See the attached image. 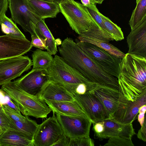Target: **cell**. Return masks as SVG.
<instances>
[{"instance_id": "6da1fadb", "label": "cell", "mask_w": 146, "mask_h": 146, "mask_svg": "<svg viewBox=\"0 0 146 146\" xmlns=\"http://www.w3.org/2000/svg\"><path fill=\"white\" fill-rule=\"evenodd\" d=\"M119 68V92L127 100L135 101L146 92V57L127 53Z\"/></svg>"}, {"instance_id": "7a4b0ae2", "label": "cell", "mask_w": 146, "mask_h": 146, "mask_svg": "<svg viewBox=\"0 0 146 146\" xmlns=\"http://www.w3.org/2000/svg\"><path fill=\"white\" fill-rule=\"evenodd\" d=\"M1 89L14 100L24 115L37 118H45L52 111L44 100L38 96L25 92L17 86L15 81L4 84Z\"/></svg>"}, {"instance_id": "3957f363", "label": "cell", "mask_w": 146, "mask_h": 146, "mask_svg": "<svg viewBox=\"0 0 146 146\" xmlns=\"http://www.w3.org/2000/svg\"><path fill=\"white\" fill-rule=\"evenodd\" d=\"M47 71L50 81L63 86L73 95L82 84L87 86L88 91L96 84L88 80L57 55Z\"/></svg>"}, {"instance_id": "277c9868", "label": "cell", "mask_w": 146, "mask_h": 146, "mask_svg": "<svg viewBox=\"0 0 146 146\" xmlns=\"http://www.w3.org/2000/svg\"><path fill=\"white\" fill-rule=\"evenodd\" d=\"M59 5L60 12L77 34L88 30L92 25L94 20L82 4L74 0H67Z\"/></svg>"}, {"instance_id": "5b68a950", "label": "cell", "mask_w": 146, "mask_h": 146, "mask_svg": "<svg viewBox=\"0 0 146 146\" xmlns=\"http://www.w3.org/2000/svg\"><path fill=\"white\" fill-rule=\"evenodd\" d=\"M76 42L80 48L103 70L118 79L119 75V63L121 58L92 44L80 41Z\"/></svg>"}, {"instance_id": "8992f818", "label": "cell", "mask_w": 146, "mask_h": 146, "mask_svg": "<svg viewBox=\"0 0 146 146\" xmlns=\"http://www.w3.org/2000/svg\"><path fill=\"white\" fill-rule=\"evenodd\" d=\"M8 7L15 23L21 26L24 31L31 35H35L34 25L41 19L35 15L26 0H8Z\"/></svg>"}, {"instance_id": "52a82bcc", "label": "cell", "mask_w": 146, "mask_h": 146, "mask_svg": "<svg viewBox=\"0 0 146 146\" xmlns=\"http://www.w3.org/2000/svg\"><path fill=\"white\" fill-rule=\"evenodd\" d=\"M53 113L52 117L39 125L33 140L34 146H52L64 135L55 113Z\"/></svg>"}, {"instance_id": "ba28073f", "label": "cell", "mask_w": 146, "mask_h": 146, "mask_svg": "<svg viewBox=\"0 0 146 146\" xmlns=\"http://www.w3.org/2000/svg\"><path fill=\"white\" fill-rule=\"evenodd\" d=\"M55 113L64 134L70 139L90 136L92 123L88 117Z\"/></svg>"}, {"instance_id": "9c48e42d", "label": "cell", "mask_w": 146, "mask_h": 146, "mask_svg": "<svg viewBox=\"0 0 146 146\" xmlns=\"http://www.w3.org/2000/svg\"><path fill=\"white\" fill-rule=\"evenodd\" d=\"M146 104V92L136 101L128 100L119 93L116 110L110 119L123 124L132 123L137 118L139 108Z\"/></svg>"}, {"instance_id": "30bf717a", "label": "cell", "mask_w": 146, "mask_h": 146, "mask_svg": "<svg viewBox=\"0 0 146 146\" xmlns=\"http://www.w3.org/2000/svg\"><path fill=\"white\" fill-rule=\"evenodd\" d=\"M73 95L92 123L110 118L109 113L102 104L89 91L83 94Z\"/></svg>"}, {"instance_id": "8fae6325", "label": "cell", "mask_w": 146, "mask_h": 146, "mask_svg": "<svg viewBox=\"0 0 146 146\" xmlns=\"http://www.w3.org/2000/svg\"><path fill=\"white\" fill-rule=\"evenodd\" d=\"M32 65V60L27 56H21L0 60V86L20 76Z\"/></svg>"}, {"instance_id": "7c38bea8", "label": "cell", "mask_w": 146, "mask_h": 146, "mask_svg": "<svg viewBox=\"0 0 146 146\" xmlns=\"http://www.w3.org/2000/svg\"><path fill=\"white\" fill-rule=\"evenodd\" d=\"M15 81L25 92L39 97L43 89L50 81L47 70L34 68Z\"/></svg>"}, {"instance_id": "4fadbf2b", "label": "cell", "mask_w": 146, "mask_h": 146, "mask_svg": "<svg viewBox=\"0 0 146 146\" xmlns=\"http://www.w3.org/2000/svg\"><path fill=\"white\" fill-rule=\"evenodd\" d=\"M32 47L26 38L8 34L0 36V61L23 56Z\"/></svg>"}, {"instance_id": "5bb4252c", "label": "cell", "mask_w": 146, "mask_h": 146, "mask_svg": "<svg viewBox=\"0 0 146 146\" xmlns=\"http://www.w3.org/2000/svg\"><path fill=\"white\" fill-rule=\"evenodd\" d=\"M102 132L94 138L102 141L110 137H120L131 139L135 134L132 123L123 124L110 118L104 120Z\"/></svg>"}, {"instance_id": "9a60e30c", "label": "cell", "mask_w": 146, "mask_h": 146, "mask_svg": "<svg viewBox=\"0 0 146 146\" xmlns=\"http://www.w3.org/2000/svg\"><path fill=\"white\" fill-rule=\"evenodd\" d=\"M129 54L146 57V21L131 30L127 37Z\"/></svg>"}, {"instance_id": "2e32d148", "label": "cell", "mask_w": 146, "mask_h": 146, "mask_svg": "<svg viewBox=\"0 0 146 146\" xmlns=\"http://www.w3.org/2000/svg\"><path fill=\"white\" fill-rule=\"evenodd\" d=\"M89 91L101 102L108 111L110 118L117 105L119 90L96 84Z\"/></svg>"}, {"instance_id": "e0dca14e", "label": "cell", "mask_w": 146, "mask_h": 146, "mask_svg": "<svg viewBox=\"0 0 146 146\" xmlns=\"http://www.w3.org/2000/svg\"><path fill=\"white\" fill-rule=\"evenodd\" d=\"M40 98L44 101H73V95L63 86L50 81L42 91Z\"/></svg>"}, {"instance_id": "ac0fdd59", "label": "cell", "mask_w": 146, "mask_h": 146, "mask_svg": "<svg viewBox=\"0 0 146 146\" xmlns=\"http://www.w3.org/2000/svg\"><path fill=\"white\" fill-rule=\"evenodd\" d=\"M33 13L41 19L56 17L60 12L59 4L42 0H26Z\"/></svg>"}, {"instance_id": "d6986e66", "label": "cell", "mask_w": 146, "mask_h": 146, "mask_svg": "<svg viewBox=\"0 0 146 146\" xmlns=\"http://www.w3.org/2000/svg\"><path fill=\"white\" fill-rule=\"evenodd\" d=\"M53 112L60 114L70 116H80L88 117L79 104L73 101H45Z\"/></svg>"}, {"instance_id": "ffe728a7", "label": "cell", "mask_w": 146, "mask_h": 146, "mask_svg": "<svg viewBox=\"0 0 146 146\" xmlns=\"http://www.w3.org/2000/svg\"><path fill=\"white\" fill-rule=\"evenodd\" d=\"M34 146L33 141L24 133L8 130L0 135V146Z\"/></svg>"}, {"instance_id": "44dd1931", "label": "cell", "mask_w": 146, "mask_h": 146, "mask_svg": "<svg viewBox=\"0 0 146 146\" xmlns=\"http://www.w3.org/2000/svg\"><path fill=\"white\" fill-rule=\"evenodd\" d=\"M34 27L35 34L44 42L47 51L52 55H55L58 51L57 42L45 23L44 19H40Z\"/></svg>"}, {"instance_id": "7402d4cb", "label": "cell", "mask_w": 146, "mask_h": 146, "mask_svg": "<svg viewBox=\"0 0 146 146\" xmlns=\"http://www.w3.org/2000/svg\"><path fill=\"white\" fill-rule=\"evenodd\" d=\"M78 38L80 41L88 42L94 44L117 58L121 59L125 55V54L110 44L109 41L81 35H79Z\"/></svg>"}, {"instance_id": "603a6c76", "label": "cell", "mask_w": 146, "mask_h": 146, "mask_svg": "<svg viewBox=\"0 0 146 146\" xmlns=\"http://www.w3.org/2000/svg\"><path fill=\"white\" fill-rule=\"evenodd\" d=\"M33 68L47 70L51 66L53 58L48 52L37 49L32 54Z\"/></svg>"}, {"instance_id": "cb8c5ba5", "label": "cell", "mask_w": 146, "mask_h": 146, "mask_svg": "<svg viewBox=\"0 0 146 146\" xmlns=\"http://www.w3.org/2000/svg\"><path fill=\"white\" fill-rule=\"evenodd\" d=\"M136 3L129 23L131 30L146 21V0H136Z\"/></svg>"}, {"instance_id": "d4e9b609", "label": "cell", "mask_w": 146, "mask_h": 146, "mask_svg": "<svg viewBox=\"0 0 146 146\" xmlns=\"http://www.w3.org/2000/svg\"><path fill=\"white\" fill-rule=\"evenodd\" d=\"M0 25L2 32L5 34L26 38L16 24L11 19L7 17L6 14L3 16L1 20Z\"/></svg>"}, {"instance_id": "484cf974", "label": "cell", "mask_w": 146, "mask_h": 146, "mask_svg": "<svg viewBox=\"0 0 146 146\" xmlns=\"http://www.w3.org/2000/svg\"><path fill=\"white\" fill-rule=\"evenodd\" d=\"M100 14L107 31L110 34L113 40L118 41L124 39V35L121 29L108 18L100 13Z\"/></svg>"}, {"instance_id": "4316f807", "label": "cell", "mask_w": 146, "mask_h": 146, "mask_svg": "<svg viewBox=\"0 0 146 146\" xmlns=\"http://www.w3.org/2000/svg\"><path fill=\"white\" fill-rule=\"evenodd\" d=\"M8 130L18 131L15 124L3 109H0V135Z\"/></svg>"}, {"instance_id": "83f0119b", "label": "cell", "mask_w": 146, "mask_h": 146, "mask_svg": "<svg viewBox=\"0 0 146 146\" xmlns=\"http://www.w3.org/2000/svg\"><path fill=\"white\" fill-rule=\"evenodd\" d=\"M0 103L16 112L21 114L19 108L14 100L5 91L0 89Z\"/></svg>"}, {"instance_id": "f1b7e54d", "label": "cell", "mask_w": 146, "mask_h": 146, "mask_svg": "<svg viewBox=\"0 0 146 146\" xmlns=\"http://www.w3.org/2000/svg\"><path fill=\"white\" fill-rule=\"evenodd\" d=\"M86 7L90 15L102 29L104 31L108 33L105 28L103 22L100 16V12L99 11L95 5L90 3V5L86 6Z\"/></svg>"}, {"instance_id": "f546056e", "label": "cell", "mask_w": 146, "mask_h": 146, "mask_svg": "<svg viewBox=\"0 0 146 146\" xmlns=\"http://www.w3.org/2000/svg\"><path fill=\"white\" fill-rule=\"evenodd\" d=\"M104 146H134L131 139L120 137H110Z\"/></svg>"}, {"instance_id": "4dcf8cb0", "label": "cell", "mask_w": 146, "mask_h": 146, "mask_svg": "<svg viewBox=\"0 0 146 146\" xmlns=\"http://www.w3.org/2000/svg\"><path fill=\"white\" fill-rule=\"evenodd\" d=\"M94 140L89 137L70 139L68 146H94Z\"/></svg>"}, {"instance_id": "1f68e13d", "label": "cell", "mask_w": 146, "mask_h": 146, "mask_svg": "<svg viewBox=\"0 0 146 146\" xmlns=\"http://www.w3.org/2000/svg\"><path fill=\"white\" fill-rule=\"evenodd\" d=\"M32 46L41 50L46 49V45L44 42L36 35H31Z\"/></svg>"}, {"instance_id": "d6a6232c", "label": "cell", "mask_w": 146, "mask_h": 146, "mask_svg": "<svg viewBox=\"0 0 146 146\" xmlns=\"http://www.w3.org/2000/svg\"><path fill=\"white\" fill-rule=\"evenodd\" d=\"M137 136L138 138L145 142L146 141V122L145 119L144 123L139 130Z\"/></svg>"}, {"instance_id": "836d02e7", "label": "cell", "mask_w": 146, "mask_h": 146, "mask_svg": "<svg viewBox=\"0 0 146 146\" xmlns=\"http://www.w3.org/2000/svg\"><path fill=\"white\" fill-rule=\"evenodd\" d=\"M8 7V0H0V21Z\"/></svg>"}, {"instance_id": "e575fe53", "label": "cell", "mask_w": 146, "mask_h": 146, "mask_svg": "<svg viewBox=\"0 0 146 146\" xmlns=\"http://www.w3.org/2000/svg\"><path fill=\"white\" fill-rule=\"evenodd\" d=\"M70 140V139L69 137L64 134L52 146H68Z\"/></svg>"}, {"instance_id": "d590c367", "label": "cell", "mask_w": 146, "mask_h": 146, "mask_svg": "<svg viewBox=\"0 0 146 146\" xmlns=\"http://www.w3.org/2000/svg\"><path fill=\"white\" fill-rule=\"evenodd\" d=\"M145 112L139 113L137 116L138 121L140 123L141 126L143 125L145 119Z\"/></svg>"}, {"instance_id": "8d00e7d4", "label": "cell", "mask_w": 146, "mask_h": 146, "mask_svg": "<svg viewBox=\"0 0 146 146\" xmlns=\"http://www.w3.org/2000/svg\"><path fill=\"white\" fill-rule=\"evenodd\" d=\"M146 110V105H144L141 106L139 108L138 113L145 112Z\"/></svg>"}, {"instance_id": "74e56055", "label": "cell", "mask_w": 146, "mask_h": 146, "mask_svg": "<svg viewBox=\"0 0 146 146\" xmlns=\"http://www.w3.org/2000/svg\"><path fill=\"white\" fill-rule=\"evenodd\" d=\"M81 1L82 4L84 6H87L90 3V0H81Z\"/></svg>"}, {"instance_id": "f35d334b", "label": "cell", "mask_w": 146, "mask_h": 146, "mask_svg": "<svg viewBox=\"0 0 146 146\" xmlns=\"http://www.w3.org/2000/svg\"><path fill=\"white\" fill-rule=\"evenodd\" d=\"M104 0H90V3L93 4L98 3L101 4Z\"/></svg>"}, {"instance_id": "ab89813d", "label": "cell", "mask_w": 146, "mask_h": 146, "mask_svg": "<svg viewBox=\"0 0 146 146\" xmlns=\"http://www.w3.org/2000/svg\"><path fill=\"white\" fill-rule=\"evenodd\" d=\"M52 1L58 4L62 3L67 0H51Z\"/></svg>"}, {"instance_id": "60d3db41", "label": "cell", "mask_w": 146, "mask_h": 146, "mask_svg": "<svg viewBox=\"0 0 146 146\" xmlns=\"http://www.w3.org/2000/svg\"><path fill=\"white\" fill-rule=\"evenodd\" d=\"M0 109H2V106L1 104V103H0Z\"/></svg>"}, {"instance_id": "b9f144b4", "label": "cell", "mask_w": 146, "mask_h": 146, "mask_svg": "<svg viewBox=\"0 0 146 146\" xmlns=\"http://www.w3.org/2000/svg\"><path fill=\"white\" fill-rule=\"evenodd\" d=\"M42 0L46 1H52L51 0Z\"/></svg>"}]
</instances>
